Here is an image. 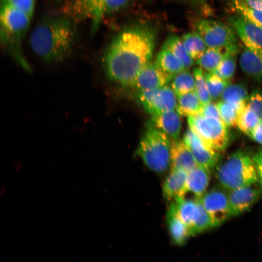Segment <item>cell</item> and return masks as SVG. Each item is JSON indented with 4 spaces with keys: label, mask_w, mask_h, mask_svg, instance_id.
Wrapping results in <instances>:
<instances>
[{
    "label": "cell",
    "mask_w": 262,
    "mask_h": 262,
    "mask_svg": "<svg viewBox=\"0 0 262 262\" xmlns=\"http://www.w3.org/2000/svg\"><path fill=\"white\" fill-rule=\"evenodd\" d=\"M156 33L151 27L135 25L118 33L105 50L103 63L110 79L133 87L139 73L150 62Z\"/></svg>",
    "instance_id": "cell-1"
},
{
    "label": "cell",
    "mask_w": 262,
    "mask_h": 262,
    "mask_svg": "<svg viewBox=\"0 0 262 262\" xmlns=\"http://www.w3.org/2000/svg\"><path fill=\"white\" fill-rule=\"evenodd\" d=\"M77 33L72 20L65 15L45 18L30 37L33 52L48 63L61 62L72 54Z\"/></svg>",
    "instance_id": "cell-2"
},
{
    "label": "cell",
    "mask_w": 262,
    "mask_h": 262,
    "mask_svg": "<svg viewBox=\"0 0 262 262\" xmlns=\"http://www.w3.org/2000/svg\"><path fill=\"white\" fill-rule=\"evenodd\" d=\"M0 39L8 52L24 69L29 66L23 55L21 39L30 24L31 17L7 4H1Z\"/></svg>",
    "instance_id": "cell-3"
},
{
    "label": "cell",
    "mask_w": 262,
    "mask_h": 262,
    "mask_svg": "<svg viewBox=\"0 0 262 262\" xmlns=\"http://www.w3.org/2000/svg\"><path fill=\"white\" fill-rule=\"evenodd\" d=\"M216 177L222 187L229 191L259 181L252 158L241 150L230 154L219 166Z\"/></svg>",
    "instance_id": "cell-4"
},
{
    "label": "cell",
    "mask_w": 262,
    "mask_h": 262,
    "mask_svg": "<svg viewBox=\"0 0 262 262\" xmlns=\"http://www.w3.org/2000/svg\"><path fill=\"white\" fill-rule=\"evenodd\" d=\"M168 137L151 124L140 140L136 153L154 172L163 173L170 164L171 144Z\"/></svg>",
    "instance_id": "cell-5"
},
{
    "label": "cell",
    "mask_w": 262,
    "mask_h": 262,
    "mask_svg": "<svg viewBox=\"0 0 262 262\" xmlns=\"http://www.w3.org/2000/svg\"><path fill=\"white\" fill-rule=\"evenodd\" d=\"M187 121L189 129L216 151L221 152L228 147L229 132L222 120L199 114L187 116Z\"/></svg>",
    "instance_id": "cell-6"
},
{
    "label": "cell",
    "mask_w": 262,
    "mask_h": 262,
    "mask_svg": "<svg viewBox=\"0 0 262 262\" xmlns=\"http://www.w3.org/2000/svg\"><path fill=\"white\" fill-rule=\"evenodd\" d=\"M196 31L208 48H221L237 44L232 27L215 20L200 19L195 24Z\"/></svg>",
    "instance_id": "cell-7"
},
{
    "label": "cell",
    "mask_w": 262,
    "mask_h": 262,
    "mask_svg": "<svg viewBox=\"0 0 262 262\" xmlns=\"http://www.w3.org/2000/svg\"><path fill=\"white\" fill-rule=\"evenodd\" d=\"M138 99L145 110L151 115L175 110L177 106L176 95L167 85L139 91Z\"/></svg>",
    "instance_id": "cell-8"
},
{
    "label": "cell",
    "mask_w": 262,
    "mask_h": 262,
    "mask_svg": "<svg viewBox=\"0 0 262 262\" xmlns=\"http://www.w3.org/2000/svg\"><path fill=\"white\" fill-rule=\"evenodd\" d=\"M224 188H214L200 198L208 213L213 227L221 225L232 217L228 194Z\"/></svg>",
    "instance_id": "cell-9"
},
{
    "label": "cell",
    "mask_w": 262,
    "mask_h": 262,
    "mask_svg": "<svg viewBox=\"0 0 262 262\" xmlns=\"http://www.w3.org/2000/svg\"><path fill=\"white\" fill-rule=\"evenodd\" d=\"M230 22L245 47L262 57V29L239 14L232 16Z\"/></svg>",
    "instance_id": "cell-10"
},
{
    "label": "cell",
    "mask_w": 262,
    "mask_h": 262,
    "mask_svg": "<svg viewBox=\"0 0 262 262\" xmlns=\"http://www.w3.org/2000/svg\"><path fill=\"white\" fill-rule=\"evenodd\" d=\"M183 141L192 152L198 165L210 171L217 164L219 152L206 144L190 129L185 133Z\"/></svg>",
    "instance_id": "cell-11"
},
{
    "label": "cell",
    "mask_w": 262,
    "mask_h": 262,
    "mask_svg": "<svg viewBox=\"0 0 262 262\" xmlns=\"http://www.w3.org/2000/svg\"><path fill=\"white\" fill-rule=\"evenodd\" d=\"M253 185L229 191L228 196L232 216L248 210L262 196V187Z\"/></svg>",
    "instance_id": "cell-12"
},
{
    "label": "cell",
    "mask_w": 262,
    "mask_h": 262,
    "mask_svg": "<svg viewBox=\"0 0 262 262\" xmlns=\"http://www.w3.org/2000/svg\"><path fill=\"white\" fill-rule=\"evenodd\" d=\"M173 76L163 71L155 63L150 62L139 73L133 87L139 91L159 88L167 85Z\"/></svg>",
    "instance_id": "cell-13"
},
{
    "label": "cell",
    "mask_w": 262,
    "mask_h": 262,
    "mask_svg": "<svg viewBox=\"0 0 262 262\" xmlns=\"http://www.w3.org/2000/svg\"><path fill=\"white\" fill-rule=\"evenodd\" d=\"M187 171L180 168L171 167L170 173L164 180L163 194L167 200L184 197L188 193Z\"/></svg>",
    "instance_id": "cell-14"
},
{
    "label": "cell",
    "mask_w": 262,
    "mask_h": 262,
    "mask_svg": "<svg viewBox=\"0 0 262 262\" xmlns=\"http://www.w3.org/2000/svg\"><path fill=\"white\" fill-rule=\"evenodd\" d=\"M180 116L176 109L164 111L152 115L151 124L174 141L178 140L181 131Z\"/></svg>",
    "instance_id": "cell-15"
},
{
    "label": "cell",
    "mask_w": 262,
    "mask_h": 262,
    "mask_svg": "<svg viewBox=\"0 0 262 262\" xmlns=\"http://www.w3.org/2000/svg\"><path fill=\"white\" fill-rule=\"evenodd\" d=\"M238 51V44L221 48H208L196 60L199 67L208 73H213L227 56Z\"/></svg>",
    "instance_id": "cell-16"
},
{
    "label": "cell",
    "mask_w": 262,
    "mask_h": 262,
    "mask_svg": "<svg viewBox=\"0 0 262 262\" xmlns=\"http://www.w3.org/2000/svg\"><path fill=\"white\" fill-rule=\"evenodd\" d=\"M170 164L171 167L182 169L187 172L197 165L192 152L183 140H175L172 143Z\"/></svg>",
    "instance_id": "cell-17"
},
{
    "label": "cell",
    "mask_w": 262,
    "mask_h": 262,
    "mask_svg": "<svg viewBox=\"0 0 262 262\" xmlns=\"http://www.w3.org/2000/svg\"><path fill=\"white\" fill-rule=\"evenodd\" d=\"M168 230L171 239L178 246H182L191 235L187 226L177 213L174 202L169 207L166 214Z\"/></svg>",
    "instance_id": "cell-18"
},
{
    "label": "cell",
    "mask_w": 262,
    "mask_h": 262,
    "mask_svg": "<svg viewBox=\"0 0 262 262\" xmlns=\"http://www.w3.org/2000/svg\"><path fill=\"white\" fill-rule=\"evenodd\" d=\"M210 171L197 165L187 172L188 192L192 193L196 198H200L205 194L209 184Z\"/></svg>",
    "instance_id": "cell-19"
},
{
    "label": "cell",
    "mask_w": 262,
    "mask_h": 262,
    "mask_svg": "<svg viewBox=\"0 0 262 262\" xmlns=\"http://www.w3.org/2000/svg\"><path fill=\"white\" fill-rule=\"evenodd\" d=\"M176 209L179 216L188 227L191 235L198 211L199 199H186L184 197L174 200Z\"/></svg>",
    "instance_id": "cell-20"
},
{
    "label": "cell",
    "mask_w": 262,
    "mask_h": 262,
    "mask_svg": "<svg viewBox=\"0 0 262 262\" xmlns=\"http://www.w3.org/2000/svg\"><path fill=\"white\" fill-rule=\"evenodd\" d=\"M239 63L244 72L262 83V57L244 47L240 55Z\"/></svg>",
    "instance_id": "cell-21"
},
{
    "label": "cell",
    "mask_w": 262,
    "mask_h": 262,
    "mask_svg": "<svg viewBox=\"0 0 262 262\" xmlns=\"http://www.w3.org/2000/svg\"><path fill=\"white\" fill-rule=\"evenodd\" d=\"M176 110L180 115L190 116L200 114L203 106L195 90L177 96Z\"/></svg>",
    "instance_id": "cell-22"
},
{
    "label": "cell",
    "mask_w": 262,
    "mask_h": 262,
    "mask_svg": "<svg viewBox=\"0 0 262 262\" xmlns=\"http://www.w3.org/2000/svg\"><path fill=\"white\" fill-rule=\"evenodd\" d=\"M155 63L163 71L172 75L186 69L181 61L164 47L157 54Z\"/></svg>",
    "instance_id": "cell-23"
},
{
    "label": "cell",
    "mask_w": 262,
    "mask_h": 262,
    "mask_svg": "<svg viewBox=\"0 0 262 262\" xmlns=\"http://www.w3.org/2000/svg\"><path fill=\"white\" fill-rule=\"evenodd\" d=\"M248 97L247 87L244 83L238 82L229 83L221 97L223 101L244 107L247 104Z\"/></svg>",
    "instance_id": "cell-24"
},
{
    "label": "cell",
    "mask_w": 262,
    "mask_h": 262,
    "mask_svg": "<svg viewBox=\"0 0 262 262\" xmlns=\"http://www.w3.org/2000/svg\"><path fill=\"white\" fill-rule=\"evenodd\" d=\"M163 47L170 50L183 63L186 69L194 64V60L186 51L182 40L175 34H170L166 39Z\"/></svg>",
    "instance_id": "cell-25"
},
{
    "label": "cell",
    "mask_w": 262,
    "mask_h": 262,
    "mask_svg": "<svg viewBox=\"0 0 262 262\" xmlns=\"http://www.w3.org/2000/svg\"><path fill=\"white\" fill-rule=\"evenodd\" d=\"M171 81V88L176 96L195 90L194 75L188 69L175 74Z\"/></svg>",
    "instance_id": "cell-26"
},
{
    "label": "cell",
    "mask_w": 262,
    "mask_h": 262,
    "mask_svg": "<svg viewBox=\"0 0 262 262\" xmlns=\"http://www.w3.org/2000/svg\"><path fill=\"white\" fill-rule=\"evenodd\" d=\"M182 40L186 51L194 60H196L207 49L202 37L196 31L185 34Z\"/></svg>",
    "instance_id": "cell-27"
},
{
    "label": "cell",
    "mask_w": 262,
    "mask_h": 262,
    "mask_svg": "<svg viewBox=\"0 0 262 262\" xmlns=\"http://www.w3.org/2000/svg\"><path fill=\"white\" fill-rule=\"evenodd\" d=\"M221 118L227 127H235L239 114L244 107L222 100L216 104Z\"/></svg>",
    "instance_id": "cell-28"
},
{
    "label": "cell",
    "mask_w": 262,
    "mask_h": 262,
    "mask_svg": "<svg viewBox=\"0 0 262 262\" xmlns=\"http://www.w3.org/2000/svg\"><path fill=\"white\" fill-rule=\"evenodd\" d=\"M262 120L246 105L239 114L237 126L248 136Z\"/></svg>",
    "instance_id": "cell-29"
},
{
    "label": "cell",
    "mask_w": 262,
    "mask_h": 262,
    "mask_svg": "<svg viewBox=\"0 0 262 262\" xmlns=\"http://www.w3.org/2000/svg\"><path fill=\"white\" fill-rule=\"evenodd\" d=\"M233 9L248 20L262 29V11L247 6L243 0H230Z\"/></svg>",
    "instance_id": "cell-30"
},
{
    "label": "cell",
    "mask_w": 262,
    "mask_h": 262,
    "mask_svg": "<svg viewBox=\"0 0 262 262\" xmlns=\"http://www.w3.org/2000/svg\"><path fill=\"white\" fill-rule=\"evenodd\" d=\"M195 82V91L203 106L211 102L212 98L209 93L203 69L196 68L193 70Z\"/></svg>",
    "instance_id": "cell-31"
},
{
    "label": "cell",
    "mask_w": 262,
    "mask_h": 262,
    "mask_svg": "<svg viewBox=\"0 0 262 262\" xmlns=\"http://www.w3.org/2000/svg\"><path fill=\"white\" fill-rule=\"evenodd\" d=\"M205 77L212 99H216L221 97L224 90L229 84V81L213 73H205Z\"/></svg>",
    "instance_id": "cell-32"
},
{
    "label": "cell",
    "mask_w": 262,
    "mask_h": 262,
    "mask_svg": "<svg viewBox=\"0 0 262 262\" xmlns=\"http://www.w3.org/2000/svg\"><path fill=\"white\" fill-rule=\"evenodd\" d=\"M236 54H231L225 58L213 73L227 81L232 78L236 70Z\"/></svg>",
    "instance_id": "cell-33"
},
{
    "label": "cell",
    "mask_w": 262,
    "mask_h": 262,
    "mask_svg": "<svg viewBox=\"0 0 262 262\" xmlns=\"http://www.w3.org/2000/svg\"><path fill=\"white\" fill-rule=\"evenodd\" d=\"M199 211L192 231V235L206 231L213 228L211 219L203 207L200 198Z\"/></svg>",
    "instance_id": "cell-34"
},
{
    "label": "cell",
    "mask_w": 262,
    "mask_h": 262,
    "mask_svg": "<svg viewBox=\"0 0 262 262\" xmlns=\"http://www.w3.org/2000/svg\"><path fill=\"white\" fill-rule=\"evenodd\" d=\"M36 0H1V4H7L17 8L31 17L33 15Z\"/></svg>",
    "instance_id": "cell-35"
},
{
    "label": "cell",
    "mask_w": 262,
    "mask_h": 262,
    "mask_svg": "<svg viewBox=\"0 0 262 262\" xmlns=\"http://www.w3.org/2000/svg\"><path fill=\"white\" fill-rule=\"evenodd\" d=\"M247 105L262 120V92L259 90L253 91L248 97Z\"/></svg>",
    "instance_id": "cell-36"
},
{
    "label": "cell",
    "mask_w": 262,
    "mask_h": 262,
    "mask_svg": "<svg viewBox=\"0 0 262 262\" xmlns=\"http://www.w3.org/2000/svg\"><path fill=\"white\" fill-rule=\"evenodd\" d=\"M129 0H103V15L116 12L123 7Z\"/></svg>",
    "instance_id": "cell-37"
},
{
    "label": "cell",
    "mask_w": 262,
    "mask_h": 262,
    "mask_svg": "<svg viewBox=\"0 0 262 262\" xmlns=\"http://www.w3.org/2000/svg\"><path fill=\"white\" fill-rule=\"evenodd\" d=\"M200 114L204 117H213L222 120L216 104L211 102L202 107Z\"/></svg>",
    "instance_id": "cell-38"
},
{
    "label": "cell",
    "mask_w": 262,
    "mask_h": 262,
    "mask_svg": "<svg viewBox=\"0 0 262 262\" xmlns=\"http://www.w3.org/2000/svg\"><path fill=\"white\" fill-rule=\"evenodd\" d=\"M97 17L101 19L104 16L102 10L103 0H85Z\"/></svg>",
    "instance_id": "cell-39"
},
{
    "label": "cell",
    "mask_w": 262,
    "mask_h": 262,
    "mask_svg": "<svg viewBox=\"0 0 262 262\" xmlns=\"http://www.w3.org/2000/svg\"><path fill=\"white\" fill-rule=\"evenodd\" d=\"M258 176L262 175V148H260L252 157Z\"/></svg>",
    "instance_id": "cell-40"
},
{
    "label": "cell",
    "mask_w": 262,
    "mask_h": 262,
    "mask_svg": "<svg viewBox=\"0 0 262 262\" xmlns=\"http://www.w3.org/2000/svg\"><path fill=\"white\" fill-rule=\"evenodd\" d=\"M249 137L262 145V120L255 127Z\"/></svg>",
    "instance_id": "cell-41"
},
{
    "label": "cell",
    "mask_w": 262,
    "mask_h": 262,
    "mask_svg": "<svg viewBox=\"0 0 262 262\" xmlns=\"http://www.w3.org/2000/svg\"><path fill=\"white\" fill-rule=\"evenodd\" d=\"M249 7L262 11V0H243Z\"/></svg>",
    "instance_id": "cell-42"
},
{
    "label": "cell",
    "mask_w": 262,
    "mask_h": 262,
    "mask_svg": "<svg viewBox=\"0 0 262 262\" xmlns=\"http://www.w3.org/2000/svg\"><path fill=\"white\" fill-rule=\"evenodd\" d=\"M259 181L261 186L262 187V175L258 176Z\"/></svg>",
    "instance_id": "cell-43"
},
{
    "label": "cell",
    "mask_w": 262,
    "mask_h": 262,
    "mask_svg": "<svg viewBox=\"0 0 262 262\" xmlns=\"http://www.w3.org/2000/svg\"><path fill=\"white\" fill-rule=\"evenodd\" d=\"M190 0L195 1H203L206 0Z\"/></svg>",
    "instance_id": "cell-44"
}]
</instances>
